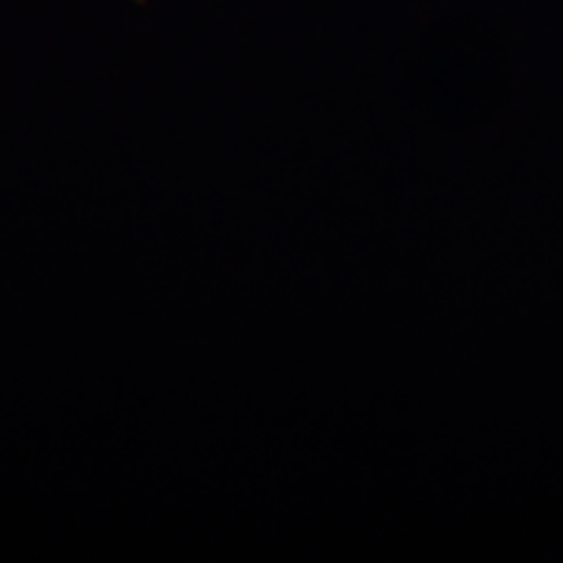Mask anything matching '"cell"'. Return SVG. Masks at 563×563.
Listing matches in <instances>:
<instances>
[]
</instances>
